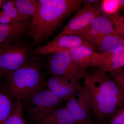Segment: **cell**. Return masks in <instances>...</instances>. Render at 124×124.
Returning <instances> with one entry per match:
<instances>
[{
	"label": "cell",
	"mask_w": 124,
	"mask_h": 124,
	"mask_svg": "<svg viewBox=\"0 0 124 124\" xmlns=\"http://www.w3.org/2000/svg\"><path fill=\"white\" fill-rule=\"evenodd\" d=\"M83 85L89 93L95 120L106 121L124 106V93L113 80L97 68L88 71Z\"/></svg>",
	"instance_id": "6da1fadb"
},
{
	"label": "cell",
	"mask_w": 124,
	"mask_h": 124,
	"mask_svg": "<svg viewBox=\"0 0 124 124\" xmlns=\"http://www.w3.org/2000/svg\"><path fill=\"white\" fill-rule=\"evenodd\" d=\"M37 12L31 20L27 35L40 46L68 16L80 9L81 0H38Z\"/></svg>",
	"instance_id": "7a4b0ae2"
},
{
	"label": "cell",
	"mask_w": 124,
	"mask_h": 124,
	"mask_svg": "<svg viewBox=\"0 0 124 124\" xmlns=\"http://www.w3.org/2000/svg\"><path fill=\"white\" fill-rule=\"evenodd\" d=\"M38 57L33 56L28 62L5 76L3 86L16 100L22 101L47 88L42 62Z\"/></svg>",
	"instance_id": "3957f363"
},
{
	"label": "cell",
	"mask_w": 124,
	"mask_h": 124,
	"mask_svg": "<svg viewBox=\"0 0 124 124\" xmlns=\"http://www.w3.org/2000/svg\"><path fill=\"white\" fill-rule=\"evenodd\" d=\"M22 102L23 109L34 123L62 106L65 102L47 88L32 94Z\"/></svg>",
	"instance_id": "277c9868"
},
{
	"label": "cell",
	"mask_w": 124,
	"mask_h": 124,
	"mask_svg": "<svg viewBox=\"0 0 124 124\" xmlns=\"http://www.w3.org/2000/svg\"><path fill=\"white\" fill-rule=\"evenodd\" d=\"M31 57L30 48L21 41L0 45V78L23 66Z\"/></svg>",
	"instance_id": "5b68a950"
},
{
	"label": "cell",
	"mask_w": 124,
	"mask_h": 124,
	"mask_svg": "<svg viewBox=\"0 0 124 124\" xmlns=\"http://www.w3.org/2000/svg\"><path fill=\"white\" fill-rule=\"evenodd\" d=\"M48 65L53 75L62 77L75 84H81V80L88 72V70L77 64L66 51L54 53L49 59Z\"/></svg>",
	"instance_id": "8992f818"
},
{
	"label": "cell",
	"mask_w": 124,
	"mask_h": 124,
	"mask_svg": "<svg viewBox=\"0 0 124 124\" xmlns=\"http://www.w3.org/2000/svg\"><path fill=\"white\" fill-rule=\"evenodd\" d=\"M64 106L77 124H86L93 116L89 95L84 85Z\"/></svg>",
	"instance_id": "52a82bcc"
},
{
	"label": "cell",
	"mask_w": 124,
	"mask_h": 124,
	"mask_svg": "<svg viewBox=\"0 0 124 124\" xmlns=\"http://www.w3.org/2000/svg\"><path fill=\"white\" fill-rule=\"evenodd\" d=\"M101 15L99 9L91 5H85L69 20L63 30L55 38L67 35H76L89 26L91 22Z\"/></svg>",
	"instance_id": "ba28073f"
},
{
	"label": "cell",
	"mask_w": 124,
	"mask_h": 124,
	"mask_svg": "<svg viewBox=\"0 0 124 124\" xmlns=\"http://www.w3.org/2000/svg\"><path fill=\"white\" fill-rule=\"evenodd\" d=\"M86 46L94 49L93 44L85 41L76 35H67L55 38L43 46H37L35 51V55H46L60 51H67L80 46Z\"/></svg>",
	"instance_id": "9c48e42d"
},
{
	"label": "cell",
	"mask_w": 124,
	"mask_h": 124,
	"mask_svg": "<svg viewBox=\"0 0 124 124\" xmlns=\"http://www.w3.org/2000/svg\"><path fill=\"white\" fill-rule=\"evenodd\" d=\"M94 49L86 46H76L67 50L74 62L83 69L97 68L102 59V54L97 53Z\"/></svg>",
	"instance_id": "30bf717a"
},
{
	"label": "cell",
	"mask_w": 124,
	"mask_h": 124,
	"mask_svg": "<svg viewBox=\"0 0 124 124\" xmlns=\"http://www.w3.org/2000/svg\"><path fill=\"white\" fill-rule=\"evenodd\" d=\"M81 84L69 81L62 77L53 75L47 81V88L59 99L67 102L82 87Z\"/></svg>",
	"instance_id": "8fae6325"
},
{
	"label": "cell",
	"mask_w": 124,
	"mask_h": 124,
	"mask_svg": "<svg viewBox=\"0 0 124 124\" xmlns=\"http://www.w3.org/2000/svg\"><path fill=\"white\" fill-rule=\"evenodd\" d=\"M31 22L0 24V45L20 41L23 37L27 35Z\"/></svg>",
	"instance_id": "7c38bea8"
},
{
	"label": "cell",
	"mask_w": 124,
	"mask_h": 124,
	"mask_svg": "<svg viewBox=\"0 0 124 124\" xmlns=\"http://www.w3.org/2000/svg\"><path fill=\"white\" fill-rule=\"evenodd\" d=\"M103 58L97 69L103 72H112L124 67V47L117 54L102 53Z\"/></svg>",
	"instance_id": "4fadbf2b"
},
{
	"label": "cell",
	"mask_w": 124,
	"mask_h": 124,
	"mask_svg": "<svg viewBox=\"0 0 124 124\" xmlns=\"http://www.w3.org/2000/svg\"><path fill=\"white\" fill-rule=\"evenodd\" d=\"M34 124H77L65 106L56 109Z\"/></svg>",
	"instance_id": "5bb4252c"
},
{
	"label": "cell",
	"mask_w": 124,
	"mask_h": 124,
	"mask_svg": "<svg viewBox=\"0 0 124 124\" xmlns=\"http://www.w3.org/2000/svg\"><path fill=\"white\" fill-rule=\"evenodd\" d=\"M17 100L9 94L3 85H0V124H4L13 111Z\"/></svg>",
	"instance_id": "9a60e30c"
},
{
	"label": "cell",
	"mask_w": 124,
	"mask_h": 124,
	"mask_svg": "<svg viewBox=\"0 0 124 124\" xmlns=\"http://www.w3.org/2000/svg\"><path fill=\"white\" fill-rule=\"evenodd\" d=\"M14 2L23 22L31 21L37 12L38 0H14Z\"/></svg>",
	"instance_id": "2e32d148"
},
{
	"label": "cell",
	"mask_w": 124,
	"mask_h": 124,
	"mask_svg": "<svg viewBox=\"0 0 124 124\" xmlns=\"http://www.w3.org/2000/svg\"><path fill=\"white\" fill-rule=\"evenodd\" d=\"M113 21L110 17L101 15L95 18L89 26L102 36L118 35L116 30L113 27Z\"/></svg>",
	"instance_id": "e0dca14e"
},
{
	"label": "cell",
	"mask_w": 124,
	"mask_h": 124,
	"mask_svg": "<svg viewBox=\"0 0 124 124\" xmlns=\"http://www.w3.org/2000/svg\"><path fill=\"white\" fill-rule=\"evenodd\" d=\"M98 46L106 53L117 54L124 47V41L118 35H110L102 37Z\"/></svg>",
	"instance_id": "ac0fdd59"
},
{
	"label": "cell",
	"mask_w": 124,
	"mask_h": 124,
	"mask_svg": "<svg viewBox=\"0 0 124 124\" xmlns=\"http://www.w3.org/2000/svg\"><path fill=\"white\" fill-rule=\"evenodd\" d=\"M23 106L20 100H17L14 108L4 124H28L23 115Z\"/></svg>",
	"instance_id": "d6986e66"
},
{
	"label": "cell",
	"mask_w": 124,
	"mask_h": 124,
	"mask_svg": "<svg viewBox=\"0 0 124 124\" xmlns=\"http://www.w3.org/2000/svg\"><path fill=\"white\" fill-rule=\"evenodd\" d=\"M76 35L79 37L86 42L98 46L103 36L98 33L89 26L80 31Z\"/></svg>",
	"instance_id": "ffe728a7"
},
{
	"label": "cell",
	"mask_w": 124,
	"mask_h": 124,
	"mask_svg": "<svg viewBox=\"0 0 124 124\" xmlns=\"http://www.w3.org/2000/svg\"><path fill=\"white\" fill-rule=\"evenodd\" d=\"M1 11L6 15L14 20L15 22H23L20 18L15 4L14 0H6L2 5Z\"/></svg>",
	"instance_id": "44dd1931"
},
{
	"label": "cell",
	"mask_w": 124,
	"mask_h": 124,
	"mask_svg": "<svg viewBox=\"0 0 124 124\" xmlns=\"http://www.w3.org/2000/svg\"><path fill=\"white\" fill-rule=\"evenodd\" d=\"M102 8L108 15L116 14L120 9L117 0H104L102 1Z\"/></svg>",
	"instance_id": "7402d4cb"
},
{
	"label": "cell",
	"mask_w": 124,
	"mask_h": 124,
	"mask_svg": "<svg viewBox=\"0 0 124 124\" xmlns=\"http://www.w3.org/2000/svg\"><path fill=\"white\" fill-rule=\"evenodd\" d=\"M113 78V80L124 93V69H117L110 72Z\"/></svg>",
	"instance_id": "603a6c76"
},
{
	"label": "cell",
	"mask_w": 124,
	"mask_h": 124,
	"mask_svg": "<svg viewBox=\"0 0 124 124\" xmlns=\"http://www.w3.org/2000/svg\"><path fill=\"white\" fill-rule=\"evenodd\" d=\"M108 124H124V106L109 118Z\"/></svg>",
	"instance_id": "cb8c5ba5"
},
{
	"label": "cell",
	"mask_w": 124,
	"mask_h": 124,
	"mask_svg": "<svg viewBox=\"0 0 124 124\" xmlns=\"http://www.w3.org/2000/svg\"><path fill=\"white\" fill-rule=\"evenodd\" d=\"M118 35L124 41V24L113 23Z\"/></svg>",
	"instance_id": "d4e9b609"
},
{
	"label": "cell",
	"mask_w": 124,
	"mask_h": 124,
	"mask_svg": "<svg viewBox=\"0 0 124 124\" xmlns=\"http://www.w3.org/2000/svg\"><path fill=\"white\" fill-rule=\"evenodd\" d=\"M113 23L124 24V15L122 16L115 15L110 17Z\"/></svg>",
	"instance_id": "484cf974"
},
{
	"label": "cell",
	"mask_w": 124,
	"mask_h": 124,
	"mask_svg": "<svg viewBox=\"0 0 124 124\" xmlns=\"http://www.w3.org/2000/svg\"><path fill=\"white\" fill-rule=\"evenodd\" d=\"M86 124H107L106 121H98L94 120L92 119L89 120Z\"/></svg>",
	"instance_id": "4316f807"
},
{
	"label": "cell",
	"mask_w": 124,
	"mask_h": 124,
	"mask_svg": "<svg viewBox=\"0 0 124 124\" xmlns=\"http://www.w3.org/2000/svg\"><path fill=\"white\" fill-rule=\"evenodd\" d=\"M100 1L99 0H83V2L86 3V4L91 5L93 3H95Z\"/></svg>",
	"instance_id": "83f0119b"
},
{
	"label": "cell",
	"mask_w": 124,
	"mask_h": 124,
	"mask_svg": "<svg viewBox=\"0 0 124 124\" xmlns=\"http://www.w3.org/2000/svg\"><path fill=\"white\" fill-rule=\"evenodd\" d=\"M121 8L124 9V0H117Z\"/></svg>",
	"instance_id": "f1b7e54d"
},
{
	"label": "cell",
	"mask_w": 124,
	"mask_h": 124,
	"mask_svg": "<svg viewBox=\"0 0 124 124\" xmlns=\"http://www.w3.org/2000/svg\"><path fill=\"white\" fill-rule=\"evenodd\" d=\"M6 0H0V8H1L2 5Z\"/></svg>",
	"instance_id": "f546056e"
}]
</instances>
